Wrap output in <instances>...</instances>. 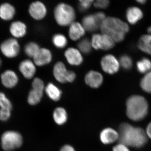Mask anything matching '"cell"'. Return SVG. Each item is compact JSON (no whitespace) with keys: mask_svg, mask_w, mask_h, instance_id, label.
I'll use <instances>...</instances> for the list:
<instances>
[{"mask_svg":"<svg viewBox=\"0 0 151 151\" xmlns=\"http://www.w3.org/2000/svg\"><path fill=\"white\" fill-rule=\"evenodd\" d=\"M118 133L119 143L127 147H142L147 141V136L143 129L133 127L128 123L121 124Z\"/></svg>","mask_w":151,"mask_h":151,"instance_id":"1","label":"cell"},{"mask_svg":"<svg viewBox=\"0 0 151 151\" xmlns=\"http://www.w3.org/2000/svg\"><path fill=\"white\" fill-rule=\"evenodd\" d=\"M29 12L33 18L38 20L45 17L46 14L47 9L43 3L36 1L31 4Z\"/></svg>","mask_w":151,"mask_h":151,"instance_id":"11","label":"cell"},{"mask_svg":"<svg viewBox=\"0 0 151 151\" xmlns=\"http://www.w3.org/2000/svg\"><path fill=\"white\" fill-rule=\"evenodd\" d=\"M147 32H148L149 33L151 34V26L150 27H148V28L147 29Z\"/></svg>","mask_w":151,"mask_h":151,"instance_id":"42","label":"cell"},{"mask_svg":"<svg viewBox=\"0 0 151 151\" xmlns=\"http://www.w3.org/2000/svg\"><path fill=\"white\" fill-rule=\"evenodd\" d=\"M32 87L33 89H37L43 92L45 89L43 81L39 78H35L33 80Z\"/></svg>","mask_w":151,"mask_h":151,"instance_id":"33","label":"cell"},{"mask_svg":"<svg viewBox=\"0 0 151 151\" xmlns=\"http://www.w3.org/2000/svg\"><path fill=\"white\" fill-rule=\"evenodd\" d=\"M52 42L58 48H64L67 44V39L62 34L55 35L52 38Z\"/></svg>","mask_w":151,"mask_h":151,"instance_id":"30","label":"cell"},{"mask_svg":"<svg viewBox=\"0 0 151 151\" xmlns=\"http://www.w3.org/2000/svg\"><path fill=\"white\" fill-rule=\"evenodd\" d=\"M11 110L0 108V120L2 122L7 121L11 116Z\"/></svg>","mask_w":151,"mask_h":151,"instance_id":"34","label":"cell"},{"mask_svg":"<svg viewBox=\"0 0 151 151\" xmlns=\"http://www.w3.org/2000/svg\"><path fill=\"white\" fill-rule=\"evenodd\" d=\"M54 14L57 23L61 26L70 25L76 18L75 12L73 8L64 3H60L56 6Z\"/></svg>","mask_w":151,"mask_h":151,"instance_id":"4","label":"cell"},{"mask_svg":"<svg viewBox=\"0 0 151 151\" xmlns=\"http://www.w3.org/2000/svg\"><path fill=\"white\" fill-rule=\"evenodd\" d=\"M146 133L147 136L151 139V122L148 125L146 129Z\"/></svg>","mask_w":151,"mask_h":151,"instance_id":"40","label":"cell"},{"mask_svg":"<svg viewBox=\"0 0 151 151\" xmlns=\"http://www.w3.org/2000/svg\"><path fill=\"white\" fill-rule=\"evenodd\" d=\"M43 94V92L32 88L30 91L28 96V103L30 105H37L40 102Z\"/></svg>","mask_w":151,"mask_h":151,"instance_id":"25","label":"cell"},{"mask_svg":"<svg viewBox=\"0 0 151 151\" xmlns=\"http://www.w3.org/2000/svg\"><path fill=\"white\" fill-rule=\"evenodd\" d=\"M45 90L47 95L53 101H58L61 97L62 94L61 90L52 83H49L45 87Z\"/></svg>","mask_w":151,"mask_h":151,"instance_id":"23","label":"cell"},{"mask_svg":"<svg viewBox=\"0 0 151 151\" xmlns=\"http://www.w3.org/2000/svg\"><path fill=\"white\" fill-rule=\"evenodd\" d=\"M10 32L15 38L23 37L27 33V26L24 23L20 21H15L11 24Z\"/></svg>","mask_w":151,"mask_h":151,"instance_id":"18","label":"cell"},{"mask_svg":"<svg viewBox=\"0 0 151 151\" xmlns=\"http://www.w3.org/2000/svg\"><path fill=\"white\" fill-rule=\"evenodd\" d=\"M103 34L112 38L115 42H121L129 31V27L127 23L117 18L106 17L100 27Z\"/></svg>","mask_w":151,"mask_h":151,"instance_id":"2","label":"cell"},{"mask_svg":"<svg viewBox=\"0 0 151 151\" xmlns=\"http://www.w3.org/2000/svg\"><path fill=\"white\" fill-rule=\"evenodd\" d=\"M92 47L96 50H108L113 48L115 42L113 39L106 34H94L91 41Z\"/></svg>","mask_w":151,"mask_h":151,"instance_id":"7","label":"cell"},{"mask_svg":"<svg viewBox=\"0 0 151 151\" xmlns=\"http://www.w3.org/2000/svg\"><path fill=\"white\" fill-rule=\"evenodd\" d=\"M119 62L122 68L125 70H129L133 66V60L132 58L127 55H122Z\"/></svg>","mask_w":151,"mask_h":151,"instance_id":"29","label":"cell"},{"mask_svg":"<svg viewBox=\"0 0 151 151\" xmlns=\"http://www.w3.org/2000/svg\"><path fill=\"white\" fill-rule=\"evenodd\" d=\"M94 17L97 20V22L100 25V27L102 23L104 21V20L106 18L105 13L102 12H98L94 14Z\"/></svg>","mask_w":151,"mask_h":151,"instance_id":"37","label":"cell"},{"mask_svg":"<svg viewBox=\"0 0 151 151\" xmlns=\"http://www.w3.org/2000/svg\"><path fill=\"white\" fill-rule=\"evenodd\" d=\"M65 56L69 64L78 65L81 64L83 59L80 51L76 49L70 47L65 51Z\"/></svg>","mask_w":151,"mask_h":151,"instance_id":"16","label":"cell"},{"mask_svg":"<svg viewBox=\"0 0 151 151\" xmlns=\"http://www.w3.org/2000/svg\"><path fill=\"white\" fill-rule=\"evenodd\" d=\"M40 49L37 44L34 42L27 43L24 47V52L28 56L34 58Z\"/></svg>","mask_w":151,"mask_h":151,"instance_id":"28","label":"cell"},{"mask_svg":"<svg viewBox=\"0 0 151 151\" xmlns=\"http://www.w3.org/2000/svg\"><path fill=\"white\" fill-rule=\"evenodd\" d=\"M127 115L132 121L139 122L145 119L148 112V104L145 97L134 95L128 98L126 103Z\"/></svg>","mask_w":151,"mask_h":151,"instance_id":"3","label":"cell"},{"mask_svg":"<svg viewBox=\"0 0 151 151\" xmlns=\"http://www.w3.org/2000/svg\"><path fill=\"white\" fill-rule=\"evenodd\" d=\"M16 11L14 6L9 3H4L0 6V18L9 21L13 18Z\"/></svg>","mask_w":151,"mask_h":151,"instance_id":"20","label":"cell"},{"mask_svg":"<svg viewBox=\"0 0 151 151\" xmlns=\"http://www.w3.org/2000/svg\"><path fill=\"white\" fill-rule=\"evenodd\" d=\"M138 47L141 51L151 55V34L142 35L138 42Z\"/></svg>","mask_w":151,"mask_h":151,"instance_id":"22","label":"cell"},{"mask_svg":"<svg viewBox=\"0 0 151 151\" xmlns=\"http://www.w3.org/2000/svg\"><path fill=\"white\" fill-rule=\"evenodd\" d=\"M94 6L97 9L107 8L110 4V2L108 0H98L94 2Z\"/></svg>","mask_w":151,"mask_h":151,"instance_id":"35","label":"cell"},{"mask_svg":"<svg viewBox=\"0 0 151 151\" xmlns=\"http://www.w3.org/2000/svg\"><path fill=\"white\" fill-rule=\"evenodd\" d=\"M137 68L141 73H146L151 70V60L147 58H144L137 63Z\"/></svg>","mask_w":151,"mask_h":151,"instance_id":"26","label":"cell"},{"mask_svg":"<svg viewBox=\"0 0 151 151\" xmlns=\"http://www.w3.org/2000/svg\"><path fill=\"white\" fill-rule=\"evenodd\" d=\"M1 82L6 88H12L18 84V77L16 73L11 70H6L1 75Z\"/></svg>","mask_w":151,"mask_h":151,"instance_id":"10","label":"cell"},{"mask_svg":"<svg viewBox=\"0 0 151 151\" xmlns=\"http://www.w3.org/2000/svg\"><path fill=\"white\" fill-rule=\"evenodd\" d=\"M137 1L139 4L142 5L145 4L147 2V1L146 0H138V1Z\"/></svg>","mask_w":151,"mask_h":151,"instance_id":"41","label":"cell"},{"mask_svg":"<svg viewBox=\"0 0 151 151\" xmlns=\"http://www.w3.org/2000/svg\"><path fill=\"white\" fill-rule=\"evenodd\" d=\"M23 142L22 136L17 131H6L1 138V147L5 151H12L20 147Z\"/></svg>","mask_w":151,"mask_h":151,"instance_id":"5","label":"cell"},{"mask_svg":"<svg viewBox=\"0 0 151 151\" xmlns=\"http://www.w3.org/2000/svg\"><path fill=\"white\" fill-rule=\"evenodd\" d=\"M52 58L51 52L49 50L46 48H41L34 57L33 59L35 65L42 66L51 62Z\"/></svg>","mask_w":151,"mask_h":151,"instance_id":"15","label":"cell"},{"mask_svg":"<svg viewBox=\"0 0 151 151\" xmlns=\"http://www.w3.org/2000/svg\"><path fill=\"white\" fill-rule=\"evenodd\" d=\"M53 118L57 124L62 125L67 122L68 115L66 110L62 107L55 108L53 113Z\"/></svg>","mask_w":151,"mask_h":151,"instance_id":"24","label":"cell"},{"mask_svg":"<svg viewBox=\"0 0 151 151\" xmlns=\"http://www.w3.org/2000/svg\"><path fill=\"white\" fill-rule=\"evenodd\" d=\"M79 8L81 11H85L88 9L91 6L92 3L94 1L92 0H85V1H80Z\"/></svg>","mask_w":151,"mask_h":151,"instance_id":"36","label":"cell"},{"mask_svg":"<svg viewBox=\"0 0 151 151\" xmlns=\"http://www.w3.org/2000/svg\"><path fill=\"white\" fill-rule=\"evenodd\" d=\"M0 50L2 54L6 57L14 58L17 56L19 53V45L16 39H8L1 44Z\"/></svg>","mask_w":151,"mask_h":151,"instance_id":"8","label":"cell"},{"mask_svg":"<svg viewBox=\"0 0 151 151\" xmlns=\"http://www.w3.org/2000/svg\"><path fill=\"white\" fill-rule=\"evenodd\" d=\"M140 85L143 91L151 94V70L143 76L141 80Z\"/></svg>","mask_w":151,"mask_h":151,"instance_id":"27","label":"cell"},{"mask_svg":"<svg viewBox=\"0 0 151 151\" xmlns=\"http://www.w3.org/2000/svg\"><path fill=\"white\" fill-rule=\"evenodd\" d=\"M103 75L97 71L90 70L85 76L86 84L92 88H99L103 84Z\"/></svg>","mask_w":151,"mask_h":151,"instance_id":"12","label":"cell"},{"mask_svg":"<svg viewBox=\"0 0 151 151\" xmlns=\"http://www.w3.org/2000/svg\"><path fill=\"white\" fill-rule=\"evenodd\" d=\"M100 138L103 144L109 145L119 140V133L112 128H105L100 133Z\"/></svg>","mask_w":151,"mask_h":151,"instance_id":"14","label":"cell"},{"mask_svg":"<svg viewBox=\"0 0 151 151\" xmlns=\"http://www.w3.org/2000/svg\"><path fill=\"white\" fill-rule=\"evenodd\" d=\"M113 151H130L127 146L121 143L114 146L113 149Z\"/></svg>","mask_w":151,"mask_h":151,"instance_id":"38","label":"cell"},{"mask_svg":"<svg viewBox=\"0 0 151 151\" xmlns=\"http://www.w3.org/2000/svg\"><path fill=\"white\" fill-rule=\"evenodd\" d=\"M19 70L25 78L31 79L34 77L36 72L35 63L29 60H23L20 63Z\"/></svg>","mask_w":151,"mask_h":151,"instance_id":"13","label":"cell"},{"mask_svg":"<svg viewBox=\"0 0 151 151\" xmlns=\"http://www.w3.org/2000/svg\"><path fill=\"white\" fill-rule=\"evenodd\" d=\"M1 64H2L1 60V58H0V67H1Z\"/></svg>","mask_w":151,"mask_h":151,"instance_id":"43","label":"cell"},{"mask_svg":"<svg viewBox=\"0 0 151 151\" xmlns=\"http://www.w3.org/2000/svg\"><path fill=\"white\" fill-rule=\"evenodd\" d=\"M119 60L114 55H107L103 57L101 60V65L103 71L110 74L116 73L120 68Z\"/></svg>","mask_w":151,"mask_h":151,"instance_id":"9","label":"cell"},{"mask_svg":"<svg viewBox=\"0 0 151 151\" xmlns=\"http://www.w3.org/2000/svg\"><path fill=\"white\" fill-rule=\"evenodd\" d=\"M0 108L12 111V105L4 93L0 92Z\"/></svg>","mask_w":151,"mask_h":151,"instance_id":"32","label":"cell"},{"mask_svg":"<svg viewBox=\"0 0 151 151\" xmlns=\"http://www.w3.org/2000/svg\"><path fill=\"white\" fill-rule=\"evenodd\" d=\"M53 75L55 79L61 83L73 82L76 78L75 73L73 71L67 70L65 64L60 61L55 65Z\"/></svg>","mask_w":151,"mask_h":151,"instance_id":"6","label":"cell"},{"mask_svg":"<svg viewBox=\"0 0 151 151\" xmlns=\"http://www.w3.org/2000/svg\"><path fill=\"white\" fill-rule=\"evenodd\" d=\"M85 30L83 26L77 22H73L70 25L69 29V37L72 40L76 41L85 34Z\"/></svg>","mask_w":151,"mask_h":151,"instance_id":"19","label":"cell"},{"mask_svg":"<svg viewBox=\"0 0 151 151\" xmlns=\"http://www.w3.org/2000/svg\"><path fill=\"white\" fill-rule=\"evenodd\" d=\"M78 47L79 50L83 53H89L92 47L91 41L88 39H84L78 43Z\"/></svg>","mask_w":151,"mask_h":151,"instance_id":"31","label":"cell"},{"mask_svg":"<svg viewBox=\"0 0 151 151\" xmlns=\"http://www.w3.org/2000/svg\"><path fill=\"white\" fill-rule=\"evenodd\" d=\"M60 151H75V149L70 145H65L61 148Z\"/></svg>","mask_w":151,"mask_h":151,"instance_id":"39","label":"cell"},{"mask_svg":"<svg viewBox=\"0 0 151 151\" xmlns=\"http://www.w3.org/2000/svg\"><path fill=\"white\" fill-rule=\"evenodd\" d=\"M126 18L131 24H135L143 17V13L140 9L137 6H131L126 12Z\"/></svg>","mask_w":151,"mask_h":151,"instance_id":"17","label":"cell"},{"mask_svg":"<svg viewBox=\"0 0 151 151\" xmlns=\"http://www.w3.org/2000/svg\"><path fill=\"white\" fill-rule=\"evenodd\" d=\"M82 25L85 30L90 32L97 30L100 28V25L97 22L94 15H88L83 18Z\"/></svg>","mask_w":151,"mask_h":151,"instance_id":"21","label":"cell"}]
</instances>
